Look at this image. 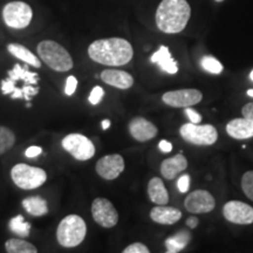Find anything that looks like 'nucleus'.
I'll use <instances>...</instances> for the list:
<instances>
[{"label":"nucleus","mask_w":253,"mask_h":253,"mask_svg":"<svg viewBox=\"0 0 253 253\" xmlns=\"http://www.w3.org/2000/svg\"><path fill=\"white\" fill-rule=\"evenodd\" d=\"M88 55L93 61L104 66L126 65L134 56L131 43L122 38L95 40L88 47Z\"/></svg>","instance_id":"obj_1"},{"label":"nucleus","mask_w":253,"mask_h":253,"mask_svg":"<svg viewBox=\"0 0 253 253\" xmlns=\"http://www.w3.org/2000/svg\"><path fill=\"white\" fill-rule=\"evenodd\" d=\"M191 8L186 0H162L156 11L158 30L167 34L182 32L188 25Z\"/></svg>","instance_id":"obj_2"},{"label":"nucleus","mask_w":253,"mask_h":253,"mask_svg":"<svg viewBox=\"0 0 253 253\" xmlns=\"http://www.w3.org/2000/svg\"><path fill=\"white\" fill-rule=\"evenodd\" d=\"M38 54L43 61L55 72H68L73 68V59L67 49L53 40H43L38 45Z\"/></svg>","instance_id":"obj_3"},{"label":"nucleus","mask_w":253,"mask_h":253,"mask_svg":"<svg viewBox=\"0 0 253 253\" xmlns=\"http://www.w3.org/2000/svg\"><path fill=\"white\" fill-rule=\"evenodd\" d=\"M87 233L84 220L78 214H69L60 221L56 230V239L63 248H75L84 242Z\"/></svg>","instance_id":"obj_4"},{"label":"nucleus","mask_w":253,"mask_h":253,"mask_svg":"<svg viewBox=\"0 0 253 253\" xmlns=\"http://www.w3.org/2000/svg\"><path fill=\"white\" fill-rule=\"evenodd\" d=\"M11 177L14 184L23 190L38 189L47 181L45 170L25 163L15 164L11 170Z\"/></svg>","instance_id":"obj_5"},{"label":"nucleus","mask_w":253,"mask_h":253,"mask_svg":"<svg viewBox=\"0 0 253 253\" xmlns=\"http://www.w3.org/2000/svg\"><path fill=\"white\" fill-rule=\"evenodd\" d=\"M2 19L6 26L14 30H24L30 26L33 19V11L26 2L11 1L2 8Z\"/></svg>","instance_id":"obj_6"},{"label":"nucleus","mask_w":253,"mask_h":253,"mask_svg":"<svg viewBox=\"0 0 253 253\" xmlns=\"http://www.w3.org/2000/svg\"><path fill=\"white\" fill-rule=\"evenodd\" d=\"M183 140L196 145H211L218 140V131L211 125L186 123L179 129Z\"/></svg>","instance_id":"obj_7"},{"label":"nucleus","mask_w":253,"mask_h":253,"mask_svg":"<svg viewBox=\"0 0 253 253\" xmlns=\"http://www.w3.org/2000/svg\"><path fill=\"white\" fill-rule=\"evenodd\" d=\"M62 148L78 161H88L95 155V145L87 136L81 134H69L65 136Z\"/></svg>","instance_id":"obj_8"},{"label":"nucleus","mask_w":253,"mask_h":253,"mask_svg":"<svg viewBox=\"0 0 253 253\" xmlns=\"http://www.w3.org/2000/svg\"><path fill=\"white\" fill-rule=\"evenodd\" d=\"M91 216L100 226L112 229L119 223V212L107 198H96L91 203Z\"/></svg>","instance_id":"obj_9"},{"label":"nucleus","mask_w":253,"mask_h":253,"mask_svg":"<svg viewBox=\"0 0 253 253\" xmlns=\"http://www.w3.org/2000/svg\"><path fill=\"white\" fill-rule=\"evenodd\" d=\"M223 214L230 223L249 225L253 223V208L240 201H230L224 205Z\"/></svg>","instance_id":"obj_10"},{"label":"nucleus","mask_w":253,"mask_h":253,"mask_svg":"<svg viewBox=\"0 0 253 253\" xmlns=\"http://www.w3.org/2000/svg\"><path fill=\"white\" fill-rule=\"evenodd\" d=\"M184 207L191 213H208L216 207V201L207 190H196L185 198Z\"/></svg>","instance_id":"obj_11"},{"label":"nucleus","mask_w":253,"mask_h":253,"mask_svg":"<svg viewBox=\"0 0 253 253\" xmlns=\"http://www.w3.org/2000/svg\"><path fill=\"white\" fill-rule=\"evenodd\" d=\"M203 99V94L198 89L189 88V89H179L168 91L162 96L163 102L170 107H191L199 103Z\"/></svg>","instance_id":"obj_12"},{"label":"nucleus","mask_w":253,"mask_h":253,"mask_svg":"<svg viewBox=\"0 0 253 253\" xmlns=\"http://www.w3.org/2000/svg\"><path fill=\"white\" fill-rule=\"evenodd\" d=\"M95 169L103 179L113 181V179L118 178L125 170V160L119 154L107 155L97 161Z\"/></svg>","instance_id":"obj_13"},{"label":"nucleus","mask_w":253,"mask_h":253,"mask_svg":"<svg viewBox=\"0 0 253 253\" xmlns=\"http://www.w3.org/2000/svg\"><path fill=\"white\" fill-rule=\"evenodd\" d=\"M129 132L136 141L147 142L157 135V126L144 118H135L129 123Z\"/></svg>","instance_id":"obj_14"},{"label":"nucleus","mask_w":253,"mask_h":253,"mask_svg":"<svg viewBox=\"0 0 253 253\" xmlns=\"http://www.w3.org/2000/svg\"><path fill=\"white\" fill-rule=\"evenodd\" d=\"M101 80L119 89H129L134 84V78L129 73L119 69H106L101 73Z\"/></svg>","instance_id":"obj_15"},{"label":"nucleus","mask_w":253,"mask_h":253,"mask_svg":"<svg viewBox=\"0 0 253 253\" xmlns=\"http://www.w3.org/2000/svg\"><path fill=\"white\" fill-rule=\"evenodd\" d=\"M150 218L155 223L163 224V225H172L182 218V212L178 209L166 205H157L151 209Z\"/></svg>","instance_id":"obj_16"},{"label":"nucleus","mask_w":253,"mask_h":253,"mask_svg":"<svg viewBox=\"0 0 253 253\" xmlns=\"http://www.w3.org/2000/svg\"><path fill=\"white\" fill-rule=\"evenodd\" d=\"M226 131L231 137L236 140H246L253 137V121L246 118L235 119L227 123Z\"/></svg>","instance_id":"obj_17"},{"label":"nucleus","mask_w":253,"mask_h":253,"mask_svg":"<svg viewBox=\"0 0 253 253\" xmlns=\"http://www.w3.org/2000/svg\"><path fill=\"white\" fill-rule=\"evenodd\" d=\"M186 168H188V161L182 154H178L163 161L161 164V173L168 181H171L179 172L184 171Z\"/></svg>","instance_id":"obj_18"},{"label":"nucleus","mask_w":253,"mask_h":253,"mask_svg":"<svg viewBox=\"0 0 253 253\" xmlns=\"http://www.w3.org/2000/svg\"><path fill=\"white\" fill-rule=\"evenodd\" d=\"M150 61L162 69L168 74H176L178 72V66L171 56L169 48L167 46H161L157 52H155L150 58Z\"/></svg>","instance_id":"obj_19"},{"label":"nucleus","mask_w":253,"mask_h":253,"mask_svg":"<svg viewBox=\"0 0 253 253\" xmlns=\"http://www.w3.org/2000/svg\"><path fill=\"white\" fill-rule=\"evenodd\" d=\"M148 196L150 201L157 205H166L169 202V194L163 181L158 177H154L148 183Z\"/></svg>","instance_id":"obj_20"},{"label":"nucleus","mask_w":253,"mask_h":253,"mask_svg":"<svg viewBox=\"0 0 253 253\" xmlns=\"http://www.w3.org/2000/svg\"><path fill=\"white\" fill-rule=\"evenodd\" d=\"M7 50L17 59L21 60V61H24L25 63H27L28 66H32V67L34 68L41 67L40 59L37 58V55L33 54L27 47L19 45V43H9L7 46Z\"/></svg>","instance_id":"obj_21"},{"label":"nucleus","mask_w":253,"mask_h":253,"mask_svg":"<svg viewBox=\"0 0 253 253\" xmlns=\"http://www.w3.org/2000/svg\"><path fill=\"white\" fill-rule=\"evenodd\" d=\"M27 66V63L24 67H21L19 63L14 65V67L7 72L8 78L15 82L24 81L26 84H32V86L37 84L38 81H39V75H38V73L28 71Z\"/></svg>","instance_id":"obj_22"},{"label":"nucleus","mask_w":253,"mask_h":253,"mask_svg":"<svg viewBox=\"0 0 253 253\" xmlns=\"http://www.w3.org/2000/svg\"><path fill=\"white\" fill-rule=\"evenodd\" d=\"M23 207L28 213L34 217H42L48 212V205L46 199L40 196H31L23 201Z\"/></svg>","instance_id":"obj_23"},{"label":"nucleus","mask_w":253,"mask_h":253,"mask_svg":"<svg viewBox=\"0 0 253 253\" xmlns=\"http://www.w3.org/2000/svg\"><path fill=\"white\" fill-rule=\"evenodd\" d=\"M191 240V235L189 231L181 230L176 235L169 237L166 240V248L168 253H177L181 252L183 249L186 248Z\"/></svg>","instance_id":"obj_24"},{"label":"nucleus","mask_w":253,"mask_h":253,"mask_svg":"<svg viewBox=\"0 0 253 253\" xmlns=\"http://www.w3.org/2000/svg\"><path fill=\"white\" fill-rule=\"evenodd\" d=\"M5 249L8 253H37L38 249L24 239L12 238L5 243Z\"/></svg>","instance_id":"obj_25"},{"label":"nucleus","mask_w":253,"mask_h":253,"mask_svg":"<svg viewBox=\"0 0 253 253\" xmlns=\"http://www.w3.org/2000/svg\"><path fill=\"white\" fill-rule=\"evenodd\" d=\"M8 227L12 232L15 233L20 238H27L31 232V224L25 221V218L21 214H18L12 218L8 223Z\"/></svg>","instance_id":"obj_26"},{"label":"nucleus","mask_w":253,"mask_h":253,"mask_svg":"<svg viewBox=\"0 0 253 253\" xmlns=\"http://www.w3.org/2000/svg\"><path fill=\"white\" fill-rule=\"evenodd\" d=\"M15 143V135L11 129L0 126V156L11 149Z\"/></svg>","instance_id":"obj_27"},{"label":"nucleus","mask_w":253,"mask_h":253,"mask_svg":"<svg viewBox=\"0 0 253 253\" xmlns=\"http://www.w3.org/2000/svg\"><path fill=\"white\" fill-rule=\"evenodd\" d=\"M201 65L205 71L212 74H220L223 72V65L213 56H204L201 60Z\"/></svg>","instance_id":"obj_28"},{"label":"nucleus","mask_w":253,"mask_h":253,"mask_svg":"<svg viewBox=\"0 0 253 253\" xmlns=\"http://www.w3.org/2000/svg\"><path fill=\"white\" fill-rule=\"evenodd\" d=\"M242 189L246 197L253 202V171L244 173L242 178Z\"/></svg>","instance_id":"obj_29"},{"label":"nucleus","mask_w":253,"mask_h":253,"mask_svg":"<svg viewBox=\"0 0 253 253\" xmlns=\"http://www.w3.org/2000/svg\"><path fill=\"white\" fill-rule=\"evenodd\" d=\"M104 95V90L103 88H101L100 86H96L94 87L93 89H91L90 94H89V102L91 104H94V106H96V104H99L101 102V100H102Z\"/></svg>","instance_id":"obj_30"},{"label":"nucleus","mask_w":253,"mask_h":253,"mask_svg":"<svg viewBox=\"0 0 253 253\" xmlns=\"http://www.w3.org/2000/svg\"><path fill=\"white\" fill-rule=\"evenodd\" d=\"M123 253H149V249L142 243H134V244L126 246L123 250Z\"/></svg>","instance_id":"obj_31"},{"label":"nucleus","mask_w":253,"mask_h":253,"mask_svg":"<svg viewBox=\"0 0 253 253\" xmlns=\"http://www.w3.org/2000/svg\"><path fill=\"white\" fill-rule=\"evenodd\" d=\"M77 87H78V79L71 75V77L67 78V81H66L65 94L67 95V96H72V95L75 93V90H77Z\"/></svg>","instance_id":"obj_32"},{"label":"nucleus","mask_w":253,"mask_h":253,"mask_svg":"<svg viewBox=\"0 0 253 253\" xmlns=\"http://www.w3.org/2000/svg\"><path fill=\"white\" fill-rule=\"evenodd\" d=\"M177 188H178V190L182 192V194H184V192L189 191V188H190V177H189V175H183L182 177H179L178 182H177Z\"/></svg>","instance_id":"obj_33"},{"label":"nucleus","mask_w":253,"mask_h":253,"mask_svg":"<svg viewBox=\"0 0 253 253\" xmlns=\"http://www.w3.org/2000/svg\"><path fill=\"white\" fill-rule=\"evenodd\" d=\"M185 113H186V115H188V118L190 119V121H191V123H201L202 122V115L199 113L188 108V107H186Z\"/></svg>","instance_id":"obj_34"},{"label":"nucleus","mask_w":253,"mask_h":253,"mask_svg":"<svg viewBox=\"0 0 253 253\" xmlns=\"http://www.w3.org/2000/svg\"><path fill=\"white\" fill-rule=\"evenodd\" d=\"M242 114H243V116H244V118L253 121V102L246 103L245 106L243 107Z\"/></svg>","instance_id":"obj_35"},{"label":"nucleus","mask_w":253,"mask_h":253,"mask_svg":"<svg viewBox=\"0 0 253 253\" xmlns=\"http://www.w3.org/2000/svg\"><path fill=\"white\" fill-rule=\"evenodd\" d=\"M41 153H42V149H41L40 147H38V145H32V147H30L26 150L25 155H26L28 158H33V157L39 156Z\"/></svg>","instance_id":"obj_36"},{"label":"nucleus","mask_w":253,"mask_h":253,"mask_svg":"<svg viewBox=\"0 0 253 253\" xmlns=\"http://www.w3.org/2000/svg\"><path fill=\"white\" fill-rule=\"evenodd\" d=\"M158 148H160L161 151H163V153H170V151L172 150V144L170 143V142L163 140L158 143Z\"/></svg>","instance_id":"obj_37"},{"label":"nucleus","mask_w":253,"mask_h":253,"mask_svg":"<svg viewBox=\"0 0 253 253\" xmlns=\"http://www.w3.org/2000/svg\"><path fill=\"white\" fill-rule=\"evenodd\" d=\"M186 225H188L190 229H196L198 225V219L196 217H190L186 219Z\"/></svg>","instance_id":"obj_38"},{"label":"nucleus","mask_w":253,"mask_h":253,"mask_svg":"<svg viewBox=\"0 0 253 253\" xmlns=\"http://www.w3.org/2000/svg\"><path fill=\"white\" fill-rule=\"evenodd\" d=\"M101 126H102L103 130H107V129H108L110 126V121H109V120H103L102 123H101Z\"/></svg>","instance_id":"obj_39"},{"label":"nucleus","mask_w":253,"mask_h":253,"mask_svg":"<svg viewBox=\"0 0 253 253\" xmlns=\"http://www.w3.org/2000/svg\"><path fill=\"white\" fill-rule=\"evenodd\" d=\"M248 95H249V96L253 97V89H249V90H248Z\"/></svg>","instance_id":"obj_40"},{"label":"nucleus","mask_w":253,"mask_h":253,"mask_svg":"<svg viewBox=\"0 0 253 253\" xmlns=\"http://www.w3.org/2000/svg\"><path fill=\"white\" fill-rule=\"evenodd\" d=\"M250 79H251V80L253 81V71H252L251 73H250Z\"/></svg>","instance_id":"obj_41"},{"label":"nucleus","mask_w":253,"mask_h":253,"mask_svg":"<svg viewBox=\"0 0 253 253\" xmlns=\"http://www.w3.org/2000/svg\"><path fill=\"white\" fill-rule=\"evenodd\" d=\"M214 1H216V2H221V1H224V0H214Z\"/></svg>","instance_id":"obj_42"}]
</instances>
